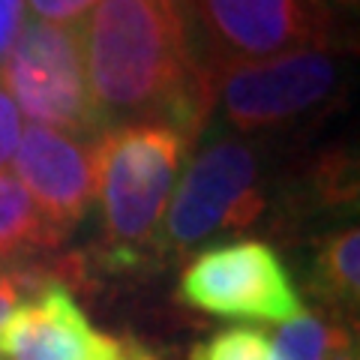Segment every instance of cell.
I'll return each mask as SVG.
<instances>
[{"label": "cell", "instance_id": "obj_4", "mask_svg": "<svg viewBox=\"0 0 360 360\" xmlns=\"http://www.w3.org/2000/svg\"><path fill=\"white\" fill-rule=\"evenodd\" d=\"M267 210L262 153L243 139H210L180 172L160 225L168 252L195 250L217 234H240Z\"/></svg>", "mask_w": 360, "mask_h": 360}, {"label": "cell", "instance_id": "obj_14", "mask_svg": "<svg viewBox=\"0 0 360 360\" xmlns=\"http://www.w3.org/2000/svg\"><path fill=\"white\" fill-rule=\"evenodd\" d=\"M58 283L51 279L49 270L42 267H27V264H6L0 267V321L13 312L18 303H25L27 297H33L42 285Z\"/></svg>", "mask_w": 360, "mask_h": 360}, {"label": "cell", "instance_id": "obj_18", "mask_svg": "<svg viewBox=\"0 0 360 360\" xmlns=\"http://www.w3.org/2000/svg\"><path fill=\"white\" fill-rule=\"evenodd\" d=\"M324 360H357L354 336L348 333L345 324L330 321V345H328V354H324Z\"/></svg>", "mask_w": 360, "mask_h": 360}, {"label": "cell", "instance_id": "obj_7", "mask_svg": "<svg viewBox=\"0 0 360 360\" xmlns=\"http://www.w3.org/2000/svg\"><path fill=\"white\" fill-rule=\"evenodd\" d=\"M177 297L219 319L279 321L307 312L283 258L264 240H234L193 255L180 270Z\"/></svg>", "mask_w": 360, "mask_h": 360}, {"label": "cell", "instance_id": "obj_3", "mask_svg": "<svg viewBox=\"0 0 360 360\" xmlns=\"http://www.w3.org/2000/svg\"><path fill=\"white\" fill-rule=\"evenodd\" d=\"M198 70L213 87L240 63L267 60L297 49H333L336 15L307 0H177Z\"/></svg>", "mask_w": 360, "mask_h": 360}, {"label": "cell", "instance_id": "obj_8", "mask_svg": "<svg viewBox=\"0 0 360 360\" xmlns=\"http://www.w3.org/2000/svg\"><path fill=\"white\" fill-rule=\"evenodd\" d=\"M0 354L6 360H160L139 340L94 328L60 283L42 285L0 321Z\"/></svg>", "mask_w": 360, "mask_h": 360}, {"label": "cell", "instance_id": "obj_15", "mask_svg": "<svg viewBox=\"0 0 360 360\" xmlns=\"http://www.w3.org/2000/svg\"><path fill=\"white\" fill-rule=\"evenodd\" d=\"M30 13L49 25H78L99 0H25Z\"/></svg>", "mask_w": 360, "mask_h": 360}, {"label": "cell", "instance_id": "obj_12", "mask_svg": "<svg viewBox=\"0 0 360 360\" xmlns=\"http://www.w3.org/2000/svg\"><path fill=\"white\" fill-rule=\"evenodd\" d=\"M189 360H279L270 336L258 328H225L193 348Z\"/></svg>", "mask_w": 360, "mask_h": 360}, {"label": "cell", "instance_id": "obj_2", "mask_svg": "<svg viewBox=\"0 0 360 360\" xmlns=\"http://www.w3.org/2000/svg\"><path fill=\"white\" fill-rule=\"evenodd\" d=\"M96 201L108 238L139 250L160 234L189 139L165 123H127L96 139Z\"/></svg>", "mask_w": 360, "mask_h": 360}, {"label": "cell", "instance_id": "obj_10", "mask_svg": "<svg viewBox=\"0 0 360 360\" xmlns=\"http://www.w3.org/2000/svg\"><path fill=\"white\" fill-rule=\"evenodd\" d=\"M63 238L51 229L13 174L0 172V267L54 250Z\"/></svg>", "mask_w": 360, "mask_h": 360}, {"label": "cell", "instance_id": "obj_17", "mask_svg": "<svg viewBox=\"0 0 360 360\" xmlns=\"http://www.w3.org/2000/svg\"><path fill=\"white\" fill-rule=\"evenodd\" d=\"M25 0H0V60L6 58L9 45L15 42L21 25H25Z\"/></svg>", "mask_w": 360, "mask_h": 360}, {"label": "cell", "instance_id": "obj_6", "mask_svg": "<svg viewBox=\"0 0 360 360\" xmlns=\"http://www.w3.org/2000/svg\"><path fill=\"white\" fill-rule=\"evenodd\" d=\"M345 82L333 49H297L267 60L231 66L217 78V105L240 132H270L330 105Z\"/></svg>", "mask_w": 360, "mask_h": 360}, {"label": "cell", "instance_id": "obj_13", "mask_svg": "<svg viewBox=\"0 0 360 360\" xmlns=\"http://www.w3.org/2000/svg\"><path fill=\"white\" fill-rule=\"evenodd\" d=\"M270 342L279 360H324L330 345V321L315 312H300L297 319L285 321Z\"/></svg>", "mask_w": 360, "mask_h": 360}, {"label": "cell", "instance_id": "obj_5", "mask_svg": "<svg viewBox=\"0 0 360 360\" xmlns=\"http://www.w3.org/2000/svg\"><path fill=\"white\" fill-rule=\"evenodd\" d=\"M0 87L30 123L70 132L84 141H96L105 132L87 84L82 21H25L6 58L0 60Z\"/></svg>", "mask_w": 360, "mask_h": 360}, {"label": "cell", "instance_id": "obj_19", "mask_svg": "<svg viewBox=\"0 0 360 360\" xmlns=\"http://www.w3.org/2000/svg\"><path fill=\"white\" fill-rule=\"evenodd\" d=\"M307 4H312V6H319V9H324V13H348V9H357V0H307Z\"/></svg>", "mask_w": 360, "mask_h": 360}, {"label": "cell", "instance_id": "obj_16", "mask_svg": "<svg viewBox=\"0 0 360 360\" xmlns=\"http://www.w3.org/2000/svg\"><path fill=\"white\" fill-rule=\"evenodd\" d=\"M21 129H25V123H21V111L15 108L13 96L0 87V172L13 162L18 139H21Z\"/></svg>", "mask_w": 360, "mask_h": 360}, {"label": "cell", "instance_id": "obj_9", "mask_svg": "<svg viewBox=\"0 0 360 360\" xmlns=\"http://www.w3.org/2000/svg\"><path fill=\"white\" fill-rule=\"evenodd\" d=\"M96 141L27 123L13 156L15 180L54 231L66 238L96 201Z\"/></svg>", "mask_w": 360, "mask_h": 360}, {"label": "cell", "instance_id": "obj_11", "mask_svg": "<svg viewBox=\"0 0 360 360\" xmlns=\"http://www.w3.org/2000/svg\"><path fill=\"white\" fill-rule=\"evenodd\" d=\"M312 288L333 307L357 309L360 300V231L357 225L324 238L312 264Z\"/></svg>", "mask_w": 360, "mask_h": 360}, {"label": "cell", "instance_id": "obj_1", "mask_svg": "<svg viewBox=\"0 0 360 360\" xmlns=\"http://www.w3.org/2000/svg\"><path fill=\"white\" fill-rule=\"evenodd\" d=\"M90 96L103 127L165 123L189 141L217 105L177 0H99L82 21Z\"/></svg>", "mask_w": 360, "mask_h": 360}]
</instances>
